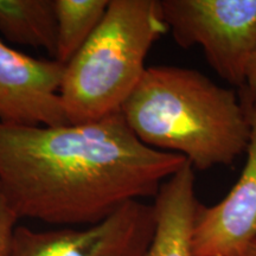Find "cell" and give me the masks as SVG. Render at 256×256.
Returning a JSON list of instances; mask_svg holds the SVG:
<instances>
[{
    "instance_id": "cell-2",
    "label": "cell",
    "mask_w": 256,
    "mask_h": 256,
    "mask_svg": "<svg viewBox=\"0 0 256 256\" xmlns=\"http://www.w3.org/2000/svg\"><path fill=\"white\" fill-rule=\"evenodd\" d=\"M120 113L140 142L183 156L197 170L232 165L250 142L240 96L194 69L146 68Z\"/></svg>"
},
{
    "instance_id": "cell-8",
    "label": "cell",
    "mask_w": 256,
    "mask_h": 256,
    "mask_svg": "<svg viewBox=\"0 0 256 256\" xmlns=\"http://www.w3.org/2000/svg\"><path fill=\"white\" fill-rule=\"evenodd\" d=\"M198 206L194 168L188 162L154 197L156 228L145 256H194L192 232Z\"/></svg>"
},
{
    "instance_id": "cell-1",
    "label": "cell",
    "mask_w": 256,
    "mask_h": 256,
    "mask_svg": "<svg viewBox=\"0 0 256 256\" xmlns=\"http://www.w3.org/2000/svg\"><path fill=\"white\" fill-rule=\"evenodd\" d=\"M186 162L140 142L120 112L84 124H0V186L19 220L92 226L154 198Z\"/></svg>"
},
{
    "instance_id": "cell-5",
    "label": "cell",
    "mask_w": 256,
    "mask_h": 256,
    "mask_svg": "<svg viewBox=\"0 0 256 256\" xmlns=\"http://www.w3.org/2000/svg\"><path fill=\"white\" fill-rule=\"evenodd\" d=\"M154 228L153 204L134 200L82 229L18 226L12 256H145Z\"/></svg>"
},
{
    "instance_id": "cell-11",
    "label": "cell",
    "mask_w": 256,
    "mask_h": 256,
    "mask_svg": "<svg viewBox=\"0 0 256 256\" xmlns=\"http://www.w3.org/2000/svg\"><path fill=\"white\" fill-rule=\"evenodd\" d=\"M18 220L0 186V256H12Z\"/></svg>"
},
{
    "instance_id": "cell-3",
    "label": "cell",
    "mask_w": 256,
    "mask_h": 256,
    "mask_svg": "<svg viewBox=\"0 0 256 256\" xmlns=\"http://www.w3.org/2000/svg\"><path fill=\"white\" fill-rule=\"evenodd\" d=\"M168 31L159 0H110L94 32L64 66L60 96L69 122L119 113L146 72L147 54Z\"/></svg>"
},
{
    "instance_id": "cell-12",
    "label": "cell",
    "mask_w": 256,
    "mask_h": 256,
    "mask_svg": "<svg viewBox=\"0 0 256 256\" xmlns=\"http://www.w3.org/2000/svg\"><path fill=\"white\" fill-rule=\"evenodd\" d=\"M240 98L249 116L256 113V50L248 63L244 84L240 89Z\"/></svg>"
},
{
    "instance_id": "cell-10",
    "label": "cell",
    "mask_w": 256,
    "mask_h": 256,
    "mask_svg": "<svg viewBox=\"0 0 256 256\" xmlns=\"http://www.w3.org/2000/svg\"><path fill=\"white\" fill-rule=\"evenodd\" d=\"M110 0H54L57 62L68 64L88 40L106 14Z\"/></svg>"
},
{
    "instance_id": "cell-6",
    "label": "cell",
    "mask_w": 256,
    "mask_h": 256,
    "mask_svg": "<svg viewBox=\"0 0 256 256\" xmlns=\"http://www.w3.org/2000/svg\"><path fill=\"white\" fill-rule=\"evenodd\" d=\"M63 72L56 60L34 58L0 38V124H70L60 96Z\"/></svg>"
},
{
    "instance_id": "cell-4",
    "label": "cell",
    "mask_w": 256,
    "mask_h": 256,
    "mask_svg": "<svg viewBox=\"0 0 256 256\" xmlns=\"http://www.w3.org/2000/svg\"><path fill=\"white\" fill-rule=\"evenodd\" d=\"M182 48L200 46L215 72L241 89L256 50V0H159Z\"/></svg>"
},
{
    "instance_id": "cell-13",
    "label": "cell",
    "mask_w": 256,
    "mask_h": 256,
    "mask_svg": "<svg viewBox=\"0 0 256 256\" xmlns=\"http://www.w3.org/2000/svg\"><path fill=\"white\" fill-rule=\"evenodd\" d=\"M242 256H256V240H254V241L248 246V248L246 249Z\"/></svg>"
},
{
    "instance_id": "cell-7",
    "label": "cell",
    "mask_w": 256,
    "mask_h": 256,
    "mask_svg": "<svg viewBox=\"0 0 256 256\" xmlns=\"http://www.w3.org/2000/svg\"><path fill=\"white\" fill-rule=\"evenodd\" d=\"M247 162L220 203L200 204L192 232L194 256H242L256 240V113L250 116Z\"/></svg>"
},
{
    "instance_id": "cell-9",
    "label": "cell",
    "mask_w": 256,
    "mask_h": 256,
    "mask_svg": "<svg viewBox=\"0 0 256 256\" xmlns=\"http://www.w3.org/2000/svg\"><path fill=\"white\" fill-rule=\"evenodd\" d=\"M0 34L18 46L46 50L55 58L54 0H0Z\"/></svg>"
}]
</instances>
